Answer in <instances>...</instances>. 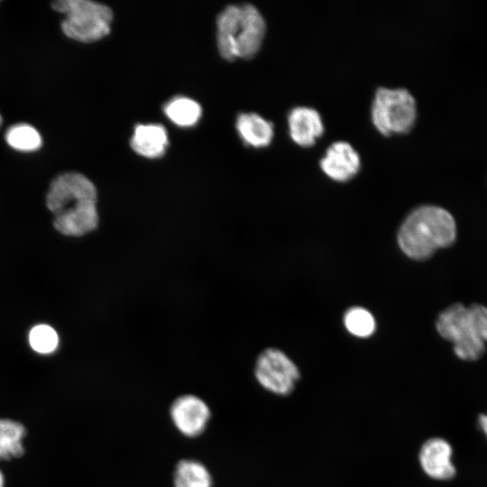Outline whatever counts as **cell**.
<instances>
[{"mask_svg":"<svg viewBox=\"0 0 487 487\" xmlns=\"http://www.w3.org/2000/svg\"><path fill=\"white\" fill-rule=\"evenodd\" d=\"M46 206L53 214V226L61 234L80 237L97 229V191L85 175L68 171L51 182Z\"/></svg>","mask_w":487,"mask_h":487,"instance_id":"1","label":"cell"},{"mask_svg":"<svg viewBox=\"0 0 487 487\" xmlns=\"http://www.w3.org/2000/svg\"><path fill=\"white\" fill-rule=\"evenodd\" d=\"M456 225L446 209L427 205L413 210L404 220L398 242L402 252L414 260H426L437 249L453 244Z\"/></svg>","mask_w":487,"mask_h":487,"instance_id":"2","label":"cell"},{"mask_svg":"<svg viewBox=\"0 0 487 487\" xmlns=\"http://www.w3.org/2000/svg\"><path fill=\"white\" fill-rule=\"evenodd\" d=\"M216 26L219 52L228 60L254 56L266 31L262 15L250 4L227 6L218 15Z\"/></svg>","mask_w":487,"mask_h":487,"instance_id":"3","label":"cell"},{"mask_svg":"<svg viewBox=\"0 0 487 487\" xmlns=\"http://www.w3.org/2000/svg\"><path fill=\"white\" fill-rule=\"evenodd\" d=\"M436 327L443 338L453 343L458 358L475 361L487 344V308L476 303L469 307L453 304L440 313Z\"/></svg>","mask_w":487,"mask_h":487,"instance_id":"4","label":"cell"},{"mask_svg":"<svg viewBox=\"0 0 487 487\" xmlns=\"http://www.w3.org/2000/svg\"><path fill=\"white\" fill-rule=\"evenodd\" d=\"M51 7L63 14L60 27L69 39L81 42L101 40L110 32L111 9L90 0H59Z\"/></svg>","mask_w":487,"mask_h":487,"instance_id":"5","label":"cell"},{"mask_svg":"<svg viewBox=\"0 0 487 487\" xmlns=\"http://www.w3.org/2000/svg\"><path fill=\"white\" fill-rule=\"evenodd\" d=\"M371 117L381 134L408 133L417 119L416 100L405 88L379 87L372 101Z\"/></svg>","mask_w":487,"mask_h":487,"instance_id":"6","label":"cell"},{"mask_svg":"<svg viewBox=\"0 0 487 487\" xmlns=\"http://www.w3.org/2000/svg\"><path fill=\"white\" fill-rule=\"evenodd\" d=\"M253 372L264 390L279 396L290 394L300 377L297 365L283 352L271 347L260 353Z\"/></svg>","mask_w":487,"mask_h":487,"instance_id":"7","label":"cell"},{"mask_svg":"<svg viewBox=\"0 0 487 487\" xmlns=\"http://www.w3.org/2000/svg\"><path fill=\"white\" fill-rule=\"evenodd\" d=\"M170 416L179 433L188 437H196L207 428L211 410L200 397L184 394L173 400L170 408Z\"/></svg>","mask_w":487,"mask_h":487,"instance_id":"8","label":"cell"},{"mask_svg":"<svg viewBox=\"0 0 487 487\" xmlns=\"http://www.w3.org/2000/svg\"><path fill=\"white\" fill-rule=\"evenodd\" d=\"M323 172L335 181L353 179L361 169V157L347 142L331 143L319 161Z\"/></svg>","mask_w":487,"mask_h":487,"instance_id":"9","label":"cell"},{"mask_svg":"<svg viewBox=\"0 0 487 487\" xmlns=\"http://www.w3.org/2000/svg\"><path fill=\"white\" fill-rule=\"evenodd\" d=\"M453 450L450 444L440 437L427 439L418 453L419 464L432 479L446 481L455 475L452 463Z\"/></svg>","mask_w":487,"mask_h":487,"instance_id":"10","label":"cell"},{"mask_svg":"<svg viewBox=\"0 0 487 487\" xmlns=\"http://www.w3.org/2000/svg\"><path fill=\"white\" fill-rule=\"evenodd\" d=\"M290 138L300 146L313 145L325 130L320 114L313 107L296 106L288 115Z\"/></svg>","mask_w":487,"mask_h":487,"instance_id":"11","label":"cell"},{"mask_svg":"<svg viewBox=\"0 0 487 487\" xmlns=\"http://www.w3.org/2000/svg\"><path fill=\"white\" fill-rule=\"evenodd\" d=\"M168 145V135L161 124H138L131 139V146L138 154L147 158L161 156Z\"/></svg>","mask_w":487,"mask_h":487,"instance_id":"12","label":"cell"},{"mask_svg":"<svg viewBox=\"0 0 487 487\" xmlns=\"http://www.w3.org/2000/svg\"><path fill=\"white\" fill-rule=\"evenodd\" d=\"M236 127L244 142L253 147L269 145L274 135L272 123L254 113L240 115Z\"/></svg>","mask_w":487,"mask_h":487,"instance_id":"13","label":"cell"},{"mask_svg":"<svg viewBox=\"0 0 487 487\" xmlns=\"http://www.w3.org/2000/svg\"><path fill=\"white\" fill-rule=\"evenodd\" d=\"M24 426L11 418H0V460L20 457L24 453Z\"/></svg>","mask_w":487,"mask_h":487,"instance_id":"14","label":"cell"},{"mask_svg":"<svg viewBox=\"0 0 487 487\" xmlns=\"http://www.w3.org/2000/svg\"><path fill=\"white\" fill-rule=\"evenodd\" d=\"M212 475L207 466L195 459H182L173 472L174 487H212Z\"/></svg>","mask_w":487,"mask_h":487,"instance_id":"15","label":"cell"},{"mask_svg":"<svg viewBox=\"0 0 487 487\" xmlns=\"http://www.w3.org/2000/svg\"><path fill=\"white\" fill-rule=\"evenodd\" d=\"M166 115L176 124L183 127L194 125L201 116V107L194 100L179 96L165 106Z\"/></svg>","mask_w":487,"mask_h":487,"instance_id":"16","label":"cell"},{"mask_svg":"<svg viewBox=\"0 0 487 487\" xmlns=\"http://www.w3.org/2000/svg\"><path fill=\"white\" fill-rule=\"evenodd\" d=\"M5 141L13 149L24 152L37 151L42 144L39 132L27 124L11 126L6 131Z\"/></svg>","mask_w":487,"mask_h":487,"instance_id":"17","label":"cell"},{"mask_svg":"<svg viewBox=\"0 0 487 487\" xmlns=\"http://www.w3.org/2000/svg\"><path fill=\"white\" fill-rule=\"evenodd\" d=\"M344 322L346 329L358 337L370 336L375 330V320L365 308H352L345 315Z\"/></svg>","mask_w":487,"mask_h":487,"instance_id":"18","label":"cell"},{"mask_svg":"<svg viewBox=\"0 0 487 487\" xmlns=\"http://www.w3.org/2000/svg\"><path fill=\"white\" fill-rule=\"evenodd\" d=\"M29 344L34 352L50 354L55 352L59 345V335L51 326L38 325L29 333Z\"/></svg>","mask_w":487,"mask_h":487,"instance_id":"19","label":"cell"},{"mask_svg":"<svg viewBox=\"0 0 487 487\" xmlns=\"http://www.w3.org/2000/svg\"><path fill=\"white\" fill-rule=\"evenodd\" d=\"M479 425L487 436V414L479 417Z\"/></svg>","mask_w":487,"mask_h":487,"instance_id":"20","label":"cell"},{"mask_svg":"<svg viewBox=\"0 0 487 487\" xmlns=\"http://www.w3.org/2000/svg\"><path fill=\"white\" fill-rule=\"evenodd\" d=\"M0 487H5V476L1 470H0Z\"/></svg>","mask_w":487,"mask_h":487,"instance_id":"21","label":"cell"},{"mask_svg":"<svg viewBox=\"0 0 487 487\" xmlns=\"http://www.w3.org/2000/svg\"><path fill=\"white\" fill-rule=\"evenodd\" d=\"M1 124H2V116L0 115V125H1Z\"/></svg>","mask_w":487,"mask_h":487,"instance_id":"22","label":"cell"}]
</instances>
